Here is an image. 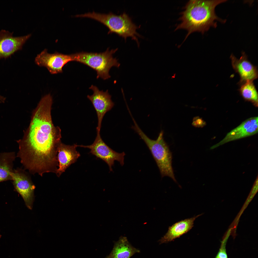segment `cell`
<instances>
[{"label": "cell", "instance_id": "1", "mask_svg": "<svg viewBox=\"0 0 258 258\" xmlns=\"http://www.w3.org/2000/svg\"><path fill=\"white\" fill-rule=\"evenodd\" d=\"M52 102L49 94L41 98L33 111L23 138L16 141L19 150L16 157L24 167L33 172H48L59 165L57 155L61 142V130L53 123Z\"/></svg>", "mask_w": 258, "mask_h": 258}, {"label": "cell", "instance_id": "2", "mask_svg": "<svg viewBox=\"0 0 258 258\" xmlns=\"http://www.w3.org/2000/svg\"><path fill=\"white\" fill-rule=\"evenodd\" d=\"M226 0H190L184 8L179 20L181 23L175 30L180 29L186 30L188 33L184 41L192 33L197 32L203 34L210 27H216L218 20L224 22L225 21L219 18L215 11V7Z\"/></svg>", "mask_w": 258, "mask_h": 258}, {"label": "cell", "instance_id": "3", "mask_svg": "<svg viewBox=\"0 0 258 258\" xmlns=\"http://www.w3.org/2000/svg\"><path fill=\"white\" fill-rule=\"evenodd\" d=\"M134 122V125L132 128L148 146L159 168L162 177L167 176L176 183L172 166V153L164 140L163 131L161 132L156 140H152L143 132L135 121Z\"/></svg>", "mask_w": 258, "mask_h": 258}, {"label": "cell", "instance_id": "4", "mask_svg": "<svg viewBox=\"0 0 258 258\" xmlns=\"http://www.w3.org/2000/svg\"><path fill=\"white\" fill-rule=\"evenodd\" d=\"M78 17H86L97 20L106 26L109 32H114L124 38L125 40L130 37L135 40L139 46L137 36H140L136 30L139 27L132 22L131 18L125 12L119 15L110 13L101 14L93 12L78 15Z\"/></svg>", "mask_w": 258, "mask_h": 258}, {"label": "cell", "instance_id": "5", "mask_svg": "<svg viewBox=\"0 0 258 258\" xmlns=\"http://www.w3.org/2000/svg\"><path fill=\"white\" fill-rule=\"evenodd\" d=\"M118 48L109 50L108 48L102 53H94L82 52L73 54V61L87 65L97 72V78H101L106 80L111 77L109 74L110 70L113 66L119 68L120 64L113 54Z\"/></svg>", "mask_w": 258, "mask_h": 258}, {"label": "cell", "instance_id": "6", "mask_svg": "<svg viewBox=\"0 0 258 258\" xmlns=\"http://www.w3.org/2000/svg\"><path fill=\"white\" fill-rule=\"evenodd\" d=\"M11 175L15 191L21 196L27 208L31 210L36 187L29 175L24 169L17 168L13 169Z\"/></svg>", "mask_w": 258, "mask_h": 258}, {"label": "cell", "instance_id": "7", "mask_svg": "<svg viewBox=\"0 0 258 258\" xmlns=\"http://www.w3.org/2000/svg\"><path fill=\"white\" fill-rule=\"evenodd\" d=\"M76 146L89 149L90 153L102 159L108 164L110 171H113L112 167L115 161L119 162L122 166L124 164L125 153L117 152L110 148L103 140L100 132H97L95 139L91 145H84L76 144Z\"/></svg>", "mask_w": 258, "mask_h": 258}, {"label": "cell", "instance_id": "8", "mask_svg": "<svg viewBox=\"0 0 258 258\" xmlns=\"http://www.w3.org/2000/svg\"><path fill=\"white\" fill-rule=\"evenodd\" d=\"M71 61H73L72 54H65L57 52L50 54L46 49L38 54L35 60L36 64L46 67L52 74L62 73L64 66Z\"/></svg>", "mask_w": 258, "mask_h": 258}, {"label": "cell", "instance_id": "9", "mask_svg": "<svg viewBox=\"0 0 258 258\" xmlns=\"http://www.w3.org/2000/svg\"><path fill=\"white\" fill-rule=\"evenodd\" d=\"M89 89L93 91V93L92 95H88L87 97L91 102L96 112L98 119L97 132H100L104 115L111 109L114 104L108 90L105 92L100 91L96 86L93 85Z\"/></svg>", "mask_w": 258, "mask_h": 258}, {"label": "cell", "instance_id": "10", "mask_svg": "<svg viewBox=\"0 0 258 258\" xmlns=\"http://www.w3.org/2000/svg\"><path fill=\"white\" fill-rule=\"evenodd\" d=\"M231 64L233 69L240 77L238 84L240 86L248 81H253L258 77V70L256 66L254 65L248 59L244 52L239 59L233 54L231 55Z\"/></svg>", "mask_w": 258, "mask_h": 258}, {"label": "cell", "instance_id": "11", "mask_svg": "<svg viewBox=\"0 0 258 258\" xmlns=\"http://www.w3.org/2000/svg\"><path fill=\"white\" fill-rule=\"evenodd\" d=\"M31 34L15 37L13 33L5 30L0 31V59L8 57L21 49Z\"/></svg>", "mask_w": 258, "mask_h": 258}, {"label": "cell", "instance_id": "12", "mask_svg": "<svg viewBox=\"0 0 258 258\" xmlns=\"http://www.w3.org/2000/svg\"><path fill=\"white\" fill-rule=\"evenodd\" d=\"M258 117H252L244 121L228 133L218 143L211 147L213 149L229 142L251 136L258 132Z\"/></svg>", "mask_w": 258, "mask_h": 258}, {"label": "cell", "instance_id": "13", "mask_svg": "<svg viewBox=\"0 0 258 258\" xmlns=\"http://www.w3.org/2000/svg\"><path fill=\"white\" fill-rule=\"evenodd\" d=\"M76 144L66 145L61 142L58 149L57 158L59 167L55 173L59 177L71 164L75 163L80 156L76 150Z\"/></svg>", "mask_w": 258, "mask_h": 258}, {"label": "cell", "instance_id": "14", "mask_svg": "<svg viewBox=\"0 0 258 258\" xmlns=\"http://www.w3.org/2000/svg\"><path fill=\"white\" fill-rule=\"evenodd\" d=\"M201 215L181 220L170 226L167 233L159 240L160 244L171 242L188 232L194 226L196 219Z\"/></svg>", "mask_w": 258, "mask_h": 258}, {"label": "cell", "instance_id": "15", "mask_svg": "<svg viewBox=\"0 0 258 258\" xmlns=\"http://www.w3.org/2000/svg\"><path fill=\"white\" fill-rule=\"evenodd\" d=\"M140 251L133 246L126 237L121 236L118 241L115 242L110 254L105 258H130Z\"/></svg>", "mask_w": 258, "mask_h": 258}, {"label": "cell", "instance_id": "16", "mask_svg": "<svg viewBox=\"0 0 258 258\" xmlns=\"http://www.w3.org/2000/svg\"><path fill=\"white\" fill-rule=\"evenodd\" d=\"M16 157L14 152L0 153V182L11 180V174Z\"/></svg>", "mask_w": 258, "mask_h": 258}, {"label": "cell", "instance_id": "17", "mask_svg": "<svg viewBox=\"0 0 258 258\" xmlns=\"http://www.w3.org/2000/svg\"><path fill=\"white\" fill-rule=\"evenodd\" d=\"M240 86L239 91L244 99L258 104V92L253 81H247Z\"/></svg>", "mask_w": 258, "mask_h": 258}, {"label": "cell", "instance_id": "18", "mask_svg": "<svg viewBox=\"0 0 258 258\" xmlns=\"http://www.w3.org/2000/svg\"><path fill=\"white\" fill-rule=\"evenodd\" d=\"M226 240H224L222 242L220 248L215 258H228L226 248Z\"/></svg>", "mask_w": 258, "mask_h": 258}, {"label": "cell", "instance_id": "19", "mask_svg": "<svg viewBox=\"0 0 258 258\" xmlns=\"http://www.w3.org/2000/svg\"><path fill=\"white\" fill-rule=\"evenodd\" d=\"M194 120L193 124L195 126H203L205 124V122L201 119L199 118H195Z\"/></svg>", "mask_w": 258, "mask_h": 258}, {"label": "cell", "instance_id": "20", "mask_svg": "<svg viewBox=\"0 0 258 258\" xmlns=\"http://www.w3.org/2000/svg\"><path fill=\"white\" fill-rule=\"evenodd\" d=\"M5 98L0 95V103H4L5 100Z\"/></svg>", "mask_w": 258, "mask_h": 258}, {"label": "cell", "instance_id": "21", "mask_svg": "<svg viewBox=\"0 0 258 258\" xmlns=\"http://www.w3.org/2000/svg\"><path fill=\"white\" fill-rule=\"evenodd\" d=\"M1 235L0 234V238H1Z\"/></svg>", "mask_w": 258, "mask_h": 258}]
</instances>
